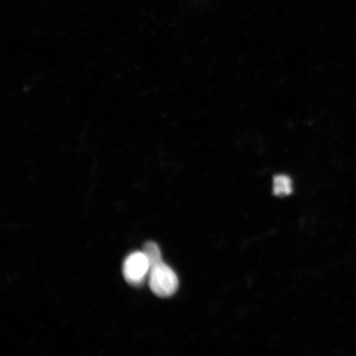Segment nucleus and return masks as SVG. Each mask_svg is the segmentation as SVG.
Returning a JSON list of instances; mask_svg holds the SVG:
<instances>
[{"label":"nucleus","mask_w":356,"mask_h":356,"mask_svg":"<svg viewBox=\"0 0 356 356\" xmlns=\"http://www.w3.org/2000/svg\"><path fill=\"white\" fill-rule=\"evenodd\" d=\"M143 252L149 261L150 268L163 262L161 251L155 243H147L144 246Z\"/></svg>","instance_id":"4"},{"label":"nucleus","mask_w":356,"mask_h":356,"mask_svg":"<svg viewBox=\"0 0 356 356\" xmlns=\"http://www.w3.org/2000/svg\"><path fill=\"white\" fill-rule=\"evenodd\" d=\"M149 264L144 252L131 253L124 260L123 275L126 282L133 286H140L149 274Z\"/></svg>","instance_id":"2"},{"label":"nucleus","mask_w":356,"mask_h":356,"mask_svg":"<svg viewBox=\"0 0 356 356\" xmlns=\"http://www.w3.org/2000/svg\"><path fill=\"white\" fill-rule=\"evenodd\" d=\"M292 193V181L286 175H278L274 178V194L284 197Z\"/></svg>","instance_id":"3"},{"label":"nucleus","mask_w":356,"mask_h":356,"mask_svg":"<svg viewBox=\"0 0 356 356\" xmlns=\"http://www.w3.org/2000/svg\"><path fill=\"white\" fill-rule=\"evenodd\" d=\"M149 284L154 295L161 298L172 296L179 286L177 275L163 262L150 268Z\"/></svg>","instance_id":"1"}]
</instances>
